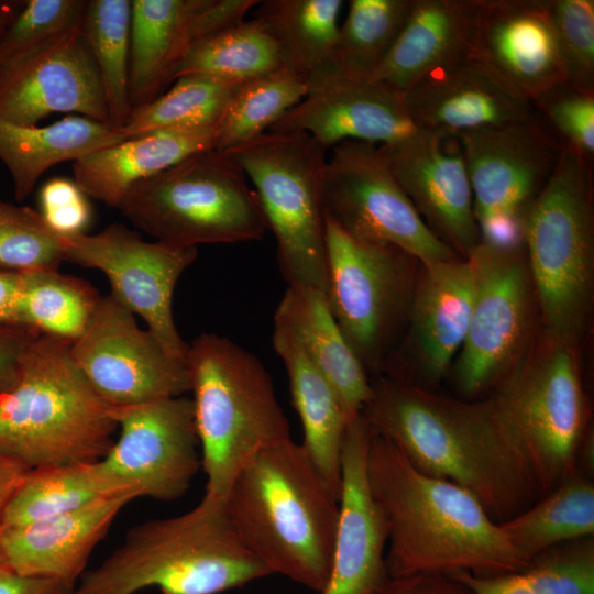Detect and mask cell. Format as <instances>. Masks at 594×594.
Here are the masks:
<instances>
[{
	"label": "cell",
	"instance_id": "1",
	"mask_svg": "<svg viewBox=\"0 0 594 594\" xmlns=\"http://www.w3.org/2000/svg\"><path fill=\"white\" fill-rule=\"evenodd\" d=\"M371 386L361 416L372 431L420 471L469 491L497 524L542 497L493 395L455 398L384 376Z\"/></svg>",
	"mask_w": 594,
	"mask_h": 594
},
{
	"label": "cell",
	"instance_id": "2",
	"mask_svg": "<svg viewBox=\"0 0 594 594\" xmlns=\"http://www.w3.org/2000/svg\"><path fill=\"white\" fill-rule=\"evenodd\" d=\"M366 468L387 528L389 578L457 572L491 576L529 565L474 495L420 471L373 431Z\"/></svg>",
	"mask_w": 594,
	"mask_h": 594
},
{
	"label": "cell",
	"instance_id": "3",
	"mask_svg": "<svg viewBox=\"0 0 594 594\" xmlns=\"http://www.w3.org/2000/svg\"><path fill=\"white\" fill-rule=\"evenodd\" d=\"M248 550L271 574L320 593L339 520V496L301 443L288 439L260 452L223 502Z\"/></svg>",
	"mask_w": 594,
	"mask_h": 594
},
{
	"label": "cell",
	"instance_id": "4",
	"mask_svg": "<svg viewBox=\"0 0 594 594\" xmlns=\"http://www.w3.org/2000/svg\"><path fill=\"white\" fill-rule=\"evenodd\" d=\"M244 546L223 503H200L178 516L144 521L73 594H219L270 575Z\"/></svg>",
	"mask_w": 594,
	"mask_h": 594
},
{
	"label": "cell",
	"instance_id": "5",
	"mask_svg": "<svg viewBox=\"0 0 594 594\" xmlns=\"http://www.w3.org/2000/svg\"><path fill=\"white\" fill-rule=\"evenodd\" d=\"M72 344L40 334L0 397V455L26 471L97 462L113 444L112 407L75 364Z\"/></svg>",
	"mask_w": 594,
	"mask_h": 594
},
{
	"label": "cell",
	"instance_id": "6",
	"mask_svg": "<svg viewBox=\"0 0 594 594\" xmlns=\"http://www.w3.org/2000/svg\"><path fill=\"white\" fill-rule=\"evenodd\" d=\"M186 365L206 474L202 499L223 503L239 473L263 450L292 439L263 363L230 339L202 333Z\"/></svg>",
	"mask_w": 594,
	"mask_h": 594
},
{
	"label": "cell",
	"instance_id": "7",
	"mask_svg": "<svg viewBox=\"0 0 594 594\" xmlns=\"http://www.w3.org/2000/svg\"><path fill=\"white\" fill-rule=\"evenodd\" d=\"M592 163L562 147L556 168L528 207L522 242L543 331L579 344L594 282Z\"/></svg>",
	"mask_w": 594,
	"mask_h": 594
},
{
	"label": "cell",
	"instance_id": "8",
	"mask_svg": "<svg viewBox=\"0 0 594 594\" xmlns=\"http://www.w3.org/2000/svg\"><path fill=\"white\" fill-rule=\"evenodd\" d=\"M117 209L156 241L177 246L256 241L268 230L245 174L217 148L136 184Z\"/></svg>",
	"mask_w": 594,
	"mask_h": 594
},
{
	"label": "cell",
	"instance_id": "9",
	"mask_svg": "<svg viewBox=\"0 0 594 594\" xmlns=\"http://www.w3.org/2000/svg\"><path fill=\"white\" fill-rule=\"evenodd\" d=\"M219 151V150H218ZM254 185L288 287L327 290L321 196L327 148L301 132H265L226 151Z\"/></svg>",
	"mask_w": 594,
	"mask_h": 594
},
{
	"label": "cell",
	"instance_id": "10",
	"mask_svg": "<svg viewBox=\"0 0 594 594\" xmlns=\"http://www.w3.org/2000/svg\"><path fill=\"white\" fill-rule=\"evenodd\" d=\"M578 345L542 330L493 395L542 496L576 470L588 430Z\"/></svg>",
	"mask_w": 594,
	"mask_h": 594
},
{
	"label": "cell",
	"instance_id": "11",
	"mask_svg": "<svg viewBox=\"0 0 594 594\" xmlns=\"http://www.w3.org/2000/svg\"><path fill=\"white\" fill-rule=\"evenodd\" d=\"M326 250L330 310L377 377L407 324L420 263L395 245L354 238L328 217Z\"/></svg>",
	"mask_w": 594,
	"mask_h": 594
},
{
	"label": "cell",
	"instance_id": "12",
	"mask_svg": "<svg viewBox=\"0 0 594 594\" xmlns=\"http://www.w3.org/2000/svg\"><path fill=\"white\" fill-rule=\"evenodd\" d=\"M468 260L474 268L475 293L453 382L461 398L475 399L498 387L519 363L531 343L538 308L524 242L481 241Z\"/></svg>",
	"mask_w": 594,
	"mask_h": 594
},
{
	"label": "cell",
	"instance_id": "13",
	"mask_svg": "<svg viewBox=\"0 0 594 594\" xmlns=\"http://www.w3.org/2000/svg\"><path fill=\"white\" fill-rule=\"evenodd\" d=\"M455 135L481 241L522 243L524 216L553 173L563 146L539 116Z\"/></svg>",
	"mask_w": 594,
	"mask_h": 594
},
{
	"label": "cell",
	"instance_id": "14",
	"mask_svg": "<svg viewBox=\"0 0 594 594\" xmlns=\"http://www.w3.org/2000/svg\"><path fill=\"white\" fill-rule=\"evenodd\" d=\"M321 196L326 217L354 238L395 245L422 264L460 258L425 223L377 144L333 146Z\"/></svg>",
	"mask_w": 594,
	"mask_h": 594
},
{
	"label": "cell",
	"instance_id": "15",
	"mask_svg": "<svg viewBox=\"0 0 594 594\" xmlns=\"http://www.w3.org/2000/svg\"><path fill=\"white\" fill-rule=\"evenodd\" d=\"M65 261L101 271L110 282V294L133 315L174 360L186 363V343L173 317V296L185 270L197 257V248L146 242L121 223L96 234H63Z\"/></svg>",
	"mask_w": 594,
	"mask_h": 594
},
{
	"label": "cell",
	"instance_id": "16",
	"mask_svg": "<svg viewBox=\"0 0 594 594\" xmlns=\"http://www.w3.org/2000/svg\"><path fill=\"white\" fill-rule=\"evenodd\" d=\"M117 441L99 460L102 472L138 497L173 502L201 468L193 399L178 396L112 407Z\"/></svg>",
	"mask_w": 594,
	"mask_h": 594
},
{
	"label": "cell",
	"instance_id": "17",
	"mask_svg": "<svg viewBox=\"0 0 594 594\" xmlns=\"http://www.w3.org/2000/svg\"><path fill=\"white\" fill-rule=\"evenodd\" d=\"M70 355L111 407L183 396L190 391L186 363L172 359L134 315L111 294L101 296Z\"/></svg>",
	"mask_w": 594,
	"mask_h": 594
},
{
	"label": "cell",
	"instance_id": "18",
	"mask_svg": "<svg viewBox=\"0 0 594 594\" xmlns=\"http://www.w3.org/2000/svg\"><path fill=\"white\" fill-rule=\"evenodd\" d=\"M475 293L470 260L420 263L404 340L386 359L380 376L432 389L447 374L466 337Z\"/></svg>",
	"mask_w": 594,
	"mask_h": 594
},
{
	"label": "cell",
	"instance_id": "19",
	"mask_svg": "<svg viewBox=\"0 0 594 594\" xmlns=\"http://www.w3.org/2000/svg\"><path fill=\"white\" fill-rule=\"evenodd\" d=\"M455 135L417 129L391 144L378 145L393 174L429 229L460 257L481 243L472 190Z\"/></svg>",
	"mask_w": 594,
	"mask_h": 594
},
{
	"label": "cell",
	"instance_id": "20",
	"mask_svg": "<svg viewBox=\"0 0 594 594\" xmlns=\"http://www.w3.org/2000/svg\"><path fill=\"white\" fill-rule=\"evenodd\" d=\"M257 0H133L129 94L133 108L170 82L193 46L243 20Z\"/></svg>",
	"mask_w": 594,
	"mask_h": 594
},
{
	"label": "cell",
	"instance_id": "21",
	"mask_svg": "<svg viewBox=\"0 0 594 594\" xmlns=\"http://www.w3.org/2000/svg\"><path fill=\"white\" fill-rule=\"evenodd\" d=\"M416 130L403 94L329 70L310 80L306 97L268 131L306 133L328 150L345 141L391 144Z\"/></svg>",
	"mask_w": 594,
	"mask_h": 594
},
{
	"label": "cell",
	"instance_id": "22",
	"mask_svg": "<svg viewBox=\"0 0 594 594\" xmlns=\"http://www.w3.org/2000/svg\"><path fill=\"white\" fill-rule=\"evenodd\" d=\"M56 112H76L111 125L82 30L34 58L0 68V121L31 127Z\"/></svg>",
	"mask_w": 594,
	"mask_h": 594
},
{
	"label": "cell",
	"instance_id": "23",
	"mask_svg": "<svg viewBox=\"0 0 594 594\" xmlns=\"http://www.w3.org/2000/svg\"><path fill=\"white\" fill-rule=\"evenodd\" d=\"M372 430L361 414L342 447L341 491L332 565L319 594H374L387 581V528L367 477Z\"/></svg>",
	"mask_w": 594,
	"mask_h": 594
},
{
	"label": "cell",
	"instance_id": "24",
	"mask_svg": "<svg viewBox=\"0 0 594 594\" xmlns=\"http://www.w3.org/2000/svg\"><path fill=\"white\" fill-rule=\"evenodd\" d=\"M469 56L532 102L565 81L542 0H480Z\"/></svg>",
	"mask_w": 594,
	"mask_h": 594
},
{
	"label": "cell",
	"instance_id": "25",
	"mask_svg": "<svg viewBox=\"0 0 594 594\" xmlns=\"http://www.w3.org/2000/svg\"><path fill=\"white\" fill-rule=\"evenodd\" d=\"M404 100L417 129L452 134L538 117L532 101L470 56L425 76Z\"/></svg>",
	"mask_w": 594,
	"mask_h": 594
},
{
	"label": "cell",
	"instance_id": "26",
	"mask_svg": "<svg viewBox=\"0 0 594 594\" xmlns=\"http://www.w3.org/2000/svg\"><path fill=\"white\" fill-rule=\"evenodd\" d=\"M135 498L133 493H119L58 516L2 529V560L21 575L75 586L92 550L122 508Z\"/></svg>",
	"mask_w": 594,
	"mask_h": 594
},
{
	"label": "cell",
	"instance_id": "27",
	"mask_svg": "<svg viewBox=\"0 0 594 594\" xmlns=\"http://www.w3.org/2000/svg\"><path fill=\"white\" fill-rule=\"evenodd\" d=\"M479 8L480 0H414L371 78L404 95L428 74L468 57Z\"/></svg>",
	"mask_w": 594,
	"mask_h": 594
},
{
	"label": "cell",
	"instance_id": "28",
	"mask_svg": "<svg viewBox=\"0 0 594 594\" xmlns=\"http://www.w3.org/2000/svg\"><path fill=\"white\" fill-rule=\"evenodd\" d=\"M218 140L219 127L127 139L74 162V182L87 197L118 208L133 186L195 153L217 148Z\"/></svg>",
	"mask_w": 594,
	"mask_h": 594
},
{
	"label": "cell",
	"instance_id": "29",
	"mask_svg": "<svg viewBox=\"0 0 594 594\" xmlns=\"http://www.w3.org/2000/svg\"><path fill=\"white\" fill-rule=\"evenodd\" d=\"M272 343L302 425L301 446L340 499L342 447L351 419L332 384L287 328L274 323Z\"/></svg>",
	"mask_w": 594,
	"mask_h": 594
},
{
	"label": "cell",
	"instance_id": "30",
	"mask_svg": "<svg viewBox=\"0 0 594 594\" xmlns=\"http://www.w3.org/2000/svg\"><path fill=\"white\" fill-rule=\"evenodd\" d=\"M332 384L351 420L371 395L369 374L342 334L322 290L287 287L274 317Z\"/></svg>",
	"mask_w": 594,
	"mask_h": 594
},
{
	"label": "cell",
	"instance_id": "31",
	"mask_svg": "<svg viewBox=\"0 0 594 594\" xmlns=\"http://www.w3.org/2000/svg\"><path fill=\"white\" fill-rule=\"evenodd\" d=\"M125 139L111 125L66 117L45 127L0 121V161L8 168L18 201L26 198L52 166L77 160Z\"/></svg>",
	"mask_w": 594,
	"mask_h": 594
},
{
	"label": "cell",
	"instance_id": "32",
	"mask_svg": "<svg viewBox=\"0 0 594 594\" xmlns=\"http://www.w3.org/2000/svg\"><path fill=\"white\" fill-rule=\"evenodd\" d=\"M592 477L576 469L528 508L499 522L507 541L525 562L559 543L594 536Z\"/></svg>",
	"mask_w": 594,
	"mask_h": 594
},
{
	"label": "cell",
	"instance_id": "33",
	"mask_svg": "<svg viewBox=\"0 0 594 594\" xmlns=\"http://www.w3.org/2000/svg\"><path fill=\"white\" fill-rule=\"evenodd\" d=\"M341 0L258 1L254 19L277 43L285 66L310 80L332 68Z\"/></svg>",
	"mask_w": 594,
	"mask_h": 594
},
{
	"label": "cell",
	"instance_id": "34",
	"mask_svg": "<svg viewBox=\"0 0 594 594\" xmlns=\"http://www.w3.org/2000/svg\"><path fill=\"white\" fill-rule=\"evenodd\" d=\"M125 492L133 493L112 482L99 461L29 470L7 504L2 529L44 520Z\"/></svg>",
	"mask_w": 594,
	"mask_h": 594
},
{
	"label": "cell",
	"instance_id": "35",
	"mask_svg": "<svg viewBox=\"0 0 594 594\" xmlns=\"http://www.w3.org/2000/svg\"><path fill=\"white\" fill-rule=\"evenodd\" d=\"M452 574L473 594H594V536L553 546L518 572L491 576Z\"/></svg>",
	"mask_w": 594,
	"mask_h": 594
},
{
	"label": "cell",
	"instance_id": "36",
	"mask_svg": "<svg viewBox=\"0 0 594 594\" xmlns=\"http://www.w3.org/2000/svg\"><path fill=\"white\" fill-rule=\"evenodd\" d=\"M240 85L205 75L182 76L167 92L133 108L117 130L127 140L162 131L219 127Z\"/></svg>",
	"mask_w": 594,
	"mask_h": 594
},
{
	"label": "cell",
	"instance_id": "37",
	"mask_svg": "<svg viewBox=\"0 0 594 594\" xmlns=\"http://www.w3.org/2000/svg\"><path fill=\"white\" fill-rule=\"evenodd\" d=\"M282 67L286 66L277 43L253 18L193 46L176 67L173 81L185 75H205L243 82Z\"/></svg>",
	"mask_w": 594,
	"mask_h": 594
},
{
	"label": "cell",
	"instance_id": "38",
	"mask_svg": "<svg viewBox=\"0 0 594 594\" xmlns=\"http://www.w3.org/2000/svg\"><path fill=\"white\" fill-rule=\"evenodd\" d=\"M22 274L19 323L41 334L75 342L101 298L88 282L58 270Z\"/></svg>",
	"mask_w": 594,
	"mask_h": 594
},
{
	"label": "cell",
	"instance_id": "39",
	"mask_svg": "<svg viewBox=\"0 0 594 594\" xmlns=\"http://www.w3.org/2000/svg\"><path fill=\"white\" fill-rule=\"evenodd\" d=\"M81 30L99 72L110 123L120 129L132 112L129 94L131 1H87Z\"/></svg>",
	"mask_w": 594,
	"mask_h": 594
},
{
	"label": "cell",
	"instance_id": "40",
	"mask_svg": "<svg viewBox=\"0 0 594 594\" xmlns=\"http://www.w3.org/2000/svg\"><path fill=\"white\" fill-rule=\"evenodd\" d=\"M414 0H351L330 70L371 78L398 37Z\"/></svg>",
	"mask_w": 594,
	"mask_h": 594
},
{
	"label": "cell",
	"instance_id": "41",
	"mask_svg": "<svg viewBox=\"0 0 594 594\" xmlns=\"http://www.w3.org/2000/svg\"><path fill=\"white\" fill-rule=\"evenodd\" d=\"M308 89V80L288 67L241 82L220 122L217 150L226 151L267 132Z\"/></svg>",
	"mask_w": 594,
	"mask_h": 594
},
{
	"label": "cell",
	"instance_id": "42",
	"mask_svg": "<svg viewBox=\"0 0 594 594\" xmlns=\"http://www.w3.org/2000/svg\"><path fill=\"white\" fill-rule=\"evenodd\" d=\"M87 1L24 0L0 37V68L34 58L81 30Z\"/></svg>",
	"mask_w": 594,
	"mask_h": 594
},
{
	"label": "cell",
	"instance_id": "43",
	"mask_svg": "<svg viewBox=\"0 0 594 594\" xmlns=\"http://www.w3.org/2000/svg\"><path fill=\"white\" fill-rule=\"evenodd\" d=\"M63 261L64 237L47 224L41 212L0 201V271L58 270Z\"/></svg>",
	"mask_w": 594,
	"mask_h": 594
},
{
	"label": "cell",
	"instance_id": "44",
	"mask_svg": "<svg viewBox=\"0 0 594 594\" xmlns=\"http://www.w3.org/2000/svg\"><path fill=\"white\" fill-rule=\"evenodd\" d=\"M565 81L594 92V1L542 0Z\"/></svg>",
	"mask_w": 594,
	"mask_h": 594
},
{
	"label": "cell",
	"instance_id": "45",
	"mask_svg": "<svg viewBox=\"0 0 594 594\" xmlns=\"http://www.w3.org/2000/svg\"><path fill=\"white\" fill-rule=\"evenodd\" d=\"M541 121L563 147L587 162L594 158V92L562 81L534 101Z\"/></svg>",
	"mask_w": 594,
	"mask_h": 594
},
{
	"label": "cell",
	"instance_id": "46",
	"mask_svg": "<svg viewBox=\"0 0 594 594\" xmlns=\"http://www.w3.org/2000/svg\"><path fill=\"white\" fill-rule=\"evenodd\" d=\"M86 195L75 182L52 178L40 193L41 215L47 224L62 234L82 232L91 217Z\"/></svg>",
	"mask_w": 594,
	"mask_h": 594
},
{
	"label": "cell",
	"instance_id": "47",
	"mask_svg": "<svg viewBox=\"0 0 594 594\" xmlns=\"http://www.w3.org/2000/svg\"><path fill=\"white\" fill-rule=\"evenodd\" d=\"M40 334L26 326H0V397L15 383L24 354Z\"/></svg>",
	"mask_w": 594,
	"mask_h": 594
},
{
	"label": "cell",
	"instance_id": "48",
	"mask_svg": "<svg viewBox=\"0 0 594 594\" xmlns=\"http://www.w3.org/2000/svg\"><path fill=\"white\" fill-rule=\"evenodd\" d=\"M374 594H473L453 574L417 573L388 578Z\"/></svg>",
	"mask_w": 594,
	"mask_h": 594
},
{
	"label": "cell",
	"instance_id": "49",
	"mask_svg": "<svg viewBox=\"0 0 594 594\" xmlns=\"http://www.w3.org/2000/svg\"><path fill=\"white\" fill-rule=\"evenodd\" d=\"M74 587L55 580L25 576L0 564V594H73Z\"/></svg>",
	"mask_w": 594,
	"mask_h": 594
},
{
	"label": "cell",
	"instance_id": "50",
	"mask_svg": "<svg viewBox=\"0 0 594 594\" xmlns=\"http://www.w3.org/2000/svg\"><path fill=\"white\" fill-rule=\"evenodd\" d=\"M21 290V273L0 271V326L20 324Z\"/></svg>",
	"mask_w": 594,
	"mask_h": 594
},
{
	"label": "cell",
	"instance_id": "51",
	"mask_svg": "<svg viewBox=\"0 0 594 594\" xmlns=\"http://www.w3.org/2000/svg\"><path fill=\"white\" fill-rule=\"evenodd\" d=\"M26 470L14 461L0 455V536L7 504ZM4 563L0 551V564Z\"/></svg>",
	"mask_w": 594,
	"mask_h": 594
},
{
	"label": "cell",
	"instance_id": "52",
	"mask_svg": "<svg viewBox=\"0 0 594 594\" xmlns=\"http://www.w3.org/2000/svg\"><path fill=\"white\" fill-rule=\"evenodd\" d=\"M24 0H0V37L19 12Z\"/></svg>",
	"mask_w": 594,
	"mask_h": 594
}]
</instances>
